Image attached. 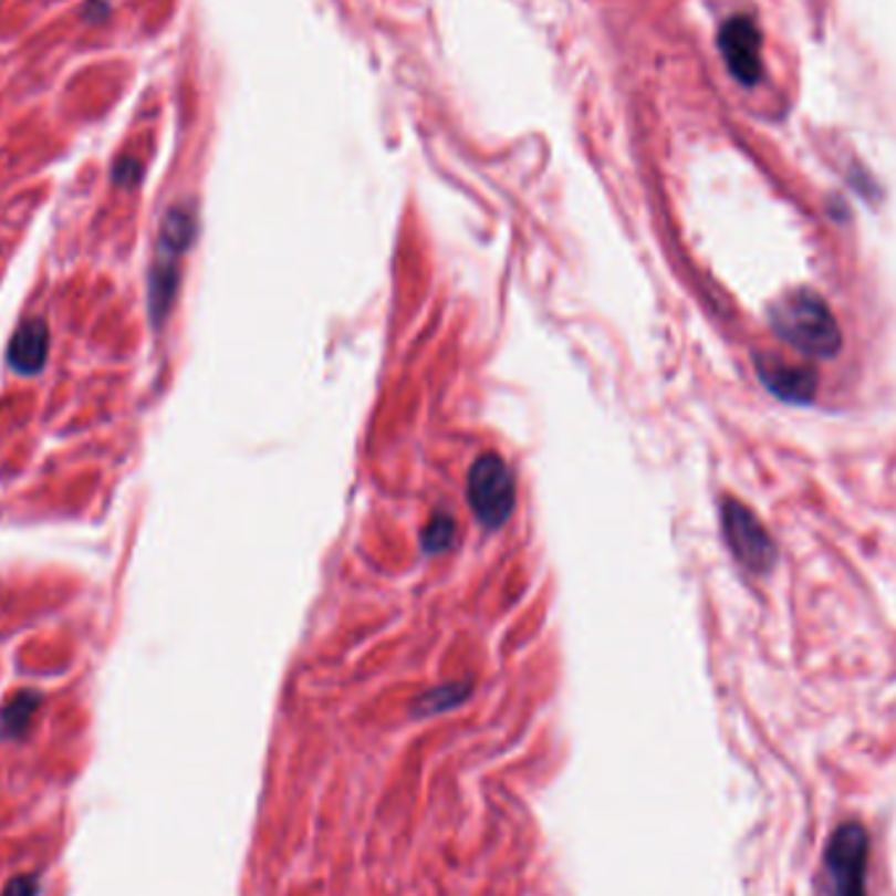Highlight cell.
<instances>
[{
  "mask_svg": "<svg viewBox=\"0 0 896 896\" xmlns=\"http://www.w3.org/2000/svg\"><path fill=\"white\" fill-rule=\"evenodd\" d=\"M771 329L784 344L810 360H834L842 348V331L826 299L810 289H794L768 310Z\"/></svg>",
  "mask_w": 896,
  "mask_h": 896,
  "instance_id": "1",
  "label": "cell"
},
{
  "mask_svg": "<svg viewBox=\"0 0 896 896\" xmlns=\"http://www.w3.org/2000/svg\"><path fill=\"white\" fill-rule=\"evenodd\" d=\"M197 233V220L187 205H174L160 223L158 247H155L153 270H149V315L160 325L168 315L176 289H179V265L184 252L191 247Z\"/></svg>",
  "mask_w": 896,
  "mask_h": 896,
  "instance_id": "2",
  "label": "cell"
},
{
  "mask_svg": "<svg viewBox=\"0 0 896 896\" xmlns=\"http://www.w3.org/2000/svg\"><path fill=\"white\" fill-rule=\"evenodd\" d=\"M467 501L482 528L498 530L509 522L517 507L514 475L498 454H482L469 469Z\"/></svg>",
  "mask_w": 896,
  "mask_h": 896,
  "instance_id": "3",
  "label": "cell"
},
{
  "mask_svg": "<svg viewBox=\"0 0 896 896\" xmlns=\"http://www.w3.org/2000/svg\"><path fill=\"white\" fill-rule=\"evenodd\" d=\"M867 855L871 838L859 823L846 821L831 834L823 852L831 896H867Z\"/></svg>",
  "mask_w": 896,
  "mask_h": 896,
  "instance_id": "4",
  "label": "cell"
},
{
  "mask_svg": "<svg viewBox=\"0 0 896 896\" xmlns=\"http://www.w3.org/2000/svg\"><path fill=\"white\" fill-rule=\"evenodd\" d=\"M723 538L734 553V559L752 574H768L777 564V545L763 528V522L752 514L744 503L727 498L721 511Z\"/></svg>",
  "mask_w": 896,
  "mask_h": 896,
  "instance_id": "5",
  "label": "cell"
},
{
  "mask_svg": "<svg viewBox=\"0 0 896 896\" xmlns=\"http://www.w3.org/2000/svg\"><path fill=\"white\" fill-rule=\"evenodd\" d=\"M718 48H721L723 61L739 84L752 87L763 80V59H760L763 34H760L756 19L744 17V13L729 19L718 32Z\"/></svg>",
  "mask_w": 896,
  "mask_h": 896,
  "instance_id": "6",
  "label": "cell"
},
{
  "mask_svg": "<svg viewBox=\"0 0 896 896\" xmlns=\"http://www.w3.org/2000/svg\"><path fill=\"white\" fill-rule=\"evenodd\" d=\"M756 369L763 386L786 404H810L817 390V373L808 365H792L779 354H756Z\"/></svg>",
  "mask_w": 896,
  "mask_h": 896,
  "instance_id": "7",
  "label": "cell"
},
{
  "mask_svg": "<svg viewBox=\"0 0 896 896\" xmlns=\"http://www.w3.org/2000/svg\"><path fill=\"white\" fill-rule=\"evenodd\" d=\"M48 348H50V331L45 325V320L32 317L24 320L19 325L17 333L11 336L9 344V365L13 373L19 375H38L48 362Z\"/></svg>",
  "mask_w": 896,
  "mask_h": 896,
  "instance_id": "8",
  "label": "cell"
},
{
  "mask_svg": "<svg viewBox=\"0 0 896 896\" xmlns=\"http://www.w3.org/2000/svg\"><path fill=\"white\" fill-rule=\"evenodd\" d=\"M42 706V695L34 689H21L0 710V737L19 739L32 727V718Z\"/></svg>",
  "mask_w": 896,
  "mask_h": 896,
  "instance_id": "9",
  "label": "cell"
},
{
  "mask_svg": "<svg viewBox=\"0 0 896 896\" xmlns=\"http://www.w3.org/2000/svg\"><path fill=\"white\" fill-rule=\"evenodd\" d=\"M469 695H472V685H469V681H448V685H440L436 689H430V692L419 695L415 706H411V713L417 718L448 713V710L465 706Z\"/></svg>",
  "mask_w": 896,
  "mask_h": 896,
  "instance_id": "10",
  "label": "cell"
},
{
  "mask_svg": "<svg viewBox=\"0 0 896 896\" xmlns=\"http://www.w3.org/2000/svg\"><path fill=\"white\" fill-rule=\"evenodd\" d=\"M454 535H457V524H454V519L446 514H436L423 532V548L428 553H440V551H446V548H451Z\"/></svg>",
  "mask_w": 896,
  "mask_h": 896,
  "instance_id": "11",
  "label": "cell"
},
{
  "mask_svg": "<svg viewBox=\"0 0 896 896\" xmlns=\"http://www.w3.org/2000/svg\"><path fill=\"white\" fill-rule=\"evenodd\" d=\"M40 892V881L34 873H19V876H13L9 884L3 886V892L0 896H38Z\"/></svg>",
  "mask_w": 896,
  "mask_h": 896,
  "instance_id": "12",
  "label": "cell"
},
{
  "mask_svg": "<svg viewBox=\"0 0 896 896\" xmlns=\"http://www.w3.org/2000/svg\"><path fill=\"white\" fill-rule=\"evenodd\" d=\"M139 174L142 168L137 160H121L113 170V179H116V184H124V187H132V184L139 181Z\"/></svg>",
  "mask_w": 896,
  "mask_h": 896,
  "instance_id": "13",
  "label": "cell"
},
{
  "mask_svg": "<svg viewBox=\"0 0 896 896\" xmlns=\"http://www.w3.org/2000/svg\"><path fill=\"white\" fill-rule=\"evenodd\" d=\"M84 13H87L90 21H100L105 17V13H108V9H105L103 0H92V3L87 6V11H84Z\"/></svg>",
  "mask_w": 896,
  "mask_h": 896,
  "instance_id": "14",
  "label": "cell"
}]
</instances>
